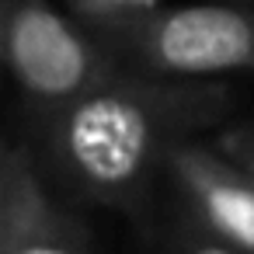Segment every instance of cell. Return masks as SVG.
I'll return each mask as SVG.
<instances>
[{"mask_svg": "<svg viewBox=\"0 0 254 254\" xmlns=\"http://www.w3.org/2000/svg\"><path fill=\"white\" fill-rule=\"evenodd\" d=\"M216 146L223 153H230L244 171L254 174V126H233V129H226Z\"/></svg>", "mask_w": 254, "mask_h": 254, "instance_id": "obj_7", "label": "cell"}, {"mask_svg": "<svg viewBox=\"0 0 254 254\" xmlns=\"http://www.w3.org/2000/svg\"><path fill=\"white\" fill-rule=\"evenodd\" d=\"M0 254H94L87 226L63 209L25 143L0 153Z\"/></svg>", "mask_w": 254, "mask_h": 254, "instance_id": "obj_4", "label": "cell"}, {"mask_svg": "<svg viewBox=\"0 0 254 254\" xmlns=\"http://www.w3.org/2000/svg\"><path fill=\"white\" fill-rule=\"evenodd\" d=\"M226 108L230 94L216 84L112 73L39 115V139L46 160L70 188L105 205H129L150 171L167 164L188 132L216 122Z\"/></svg>", "mask_w": 254, "mask_h": 254, "instance_id": "obj_1", "label": "cell"}, {"mask_svg": "<svg viewBox=\"0 0 254 254\" xmlns=\"http://www.w3.org/2000/svg\"><path fill=\"white\" fill-rule=\"evenodd\" d=\"M66 4L73 18H80L84 28L108 46H119L136 25L164 7L160 0H66Z\"/></svg>", "mask_w": 254, "mask_h": 254, "instance_id": "obj_6", "label": "cell"}, {"mask_svg": "<svg viewBox=\"0 0 254 254\" xmlns=\"http://www.w3.org/2000/svg\"><path fill=\"white\" fill-rule=\"evenodd\" d=\"M115 49L139 70L178 80L254 70V11L240 4L160 7Z\"/></svg>", "mask_w": 254, "mask_h": 254, "instance_id": "obj_3", "label": "cell"}, {"mask_svg": "<svg viewBox=\"0 0 254 254\" xmlns=\"http://www.w3.org/2000/svg\"><path fill=\"white\" fill-rule=\"evenodd\" d=\"M178 254H244V251H237L233 244H226V240H219V237H212L209 230L198 226V233H188L181 240Z\"/></svg>", "mask_w": 254, "mask_h": 254, "instance_id": "obj_8", "label": "cell"}, {"mask_svg": "<svg viewBox=\"0 0 254 254\" xmlns=\"http://www.w3.org/2000/svg\"><path fill=\"white\" fill-rule=\"evenodd\" d=\"M167 171L181 188L191 216L212 237L254 254V174L230 153L205 143H178L167 157Z\"/></svg>", "mask_w": 254, "mask_h": 254, "instance_id": "obj_5", "label": "cell"}, {"mask_svg": "<svg viewBox=\"0 0 254 254\" xmlns=\"http://www.w3.org/2000/svg\"><path fill=\"white\" fill-rule=\"evenodd\" d=\"M0 56L39 115L115 73L105 42L73 25L49 0H0Z\"/></svg>", "mask_w": 254, "mask_h": 254, "instance_id": "obj_2", "label": "cell"}]
</instances>
